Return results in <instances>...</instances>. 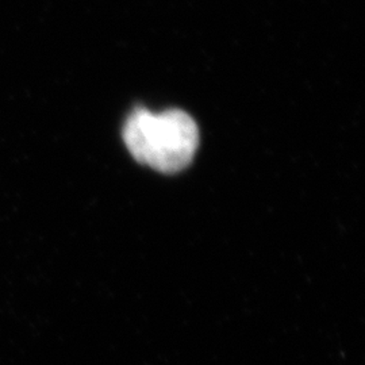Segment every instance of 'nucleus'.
<instances>
[{
  "label": "nucleus",
  "instance_id": "1",
  "mask_svg": "<svg viewBox=\"0 0 365 365\" xmlns=\"http://www.w3.org/2000/svg\"><path fill=\"white\" fill-rule=\"evenodd\" d=\"M123 141L138 163L170 175L191 164L199 145V129L182 110L155 114L140 107L126 119Z\"/></svg>",
  "mask_w": 365,
  "mask_h": 365
}]
</instances>
